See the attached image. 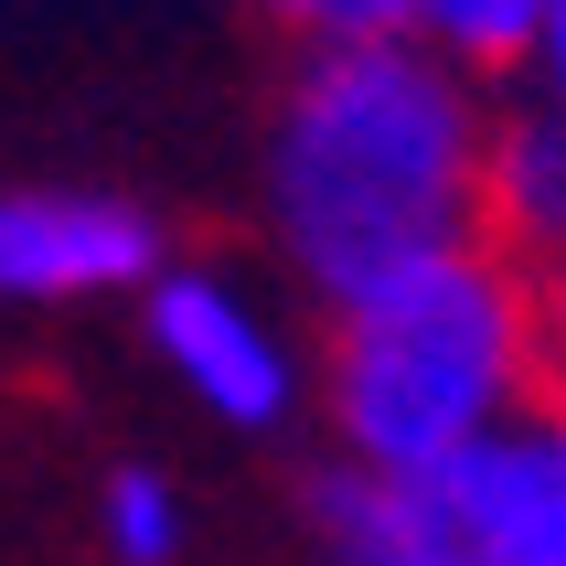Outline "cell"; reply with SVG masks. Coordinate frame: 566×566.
Returning a JSON list of instances; mask_svg holds the SVG:
<instances>
[{"label": "cell", "instance_id": "cell-1", "mask_svg": "<svg viewBox=\"0 0 566 566\" xmlns=\"http://www.w3.org/2000/svg\"><path fill=\"white\" fill-rule=\"evenodd\" d=\"M492 86L428 43H343L300 54L268 118V235L289 279L343 311L353 289L471 247V182Z\"/></svg>", "mask_w": 566, "mask_h": 566}, {"label": "cell", "instance_id": "cell-2", "mask_svg": "<svg viewBox=\"0 0 566 566\" xmlns=\"http://www.w3.org/2000/svg\"><path fill=\"white\" fill-rule=\"evenodd\" d=\"M524 396H545V289L503 268L481 235L332 311L321 417H332V449L375 481L428 492Z\"/></svg>", "mask_w": 566, "mask_h": 566}, {"label": "cell", "instance_id": "cell-3", "mask_svg": "<svg viewBox=\"0 0 566 566\" xmlns=\"http://www.w3.org/2000/svg\"><path fill=\"white\" fill-rule=\"evenodd\" d=\"M139 332H150L160 375L182 385L214 428H247L256 439V428H289L300 396H311V364L279 332V311L256 289H235L224 268H160L139 289Z\"/></svg>", "mask_w": 566, "mask_h": 566}, {"label": "cell", "instance_id": "cell-4", "mask_svg": "<svg viewBox=\"0 0 566 566\" xmlns=\"http://www.w3.org/2000/svg\"><path fill=\"white\" fill-rule=\"evenodd\" d=\"M171 268L160 214L118 182H0V311L139 300Z\"/></svg>", "mask_w": 566, "mask_h": 566}, {"label": "cell", "instance_id": "cell-5", "mask_svg": "<svg viewBox=\"0 0 566 566\" xmlns=\"http://www.w3.org/2000/svg\"><path fill=\"white\" fill-rule=\"evenodd\" d=\"M428 545L460 566H566V385L524 396L428 481Z\"/></svg>", "mask_w": 566, "mask_h": 566}, {"label": "cell", "instance_id": "cell-6", "mask_svg": "<svg viewBox=\"0 0 566 566\" xmlns=\"http://www.w3.org/2000/svg\"><path fill=\"white\" fill-rule=\"evenodd\" d=\"M471 235L524 279L566 268V118H545L535 96L492 107L481 128V182H471Z\"/></svg>", "mask_w": 566, "mask_h": 566}, {"label": "cell", "instance_id": "cell-7", "mask_svg": "<svg viewBox=\"0 0 566 566\" xmlns=\"http://www.w3.org/2000/svg\"><path fill=\"white\" fill-rule=\"evenodd\" d=\"M545 11H556V0H407V43H428V54L460 64L471 86H492V75H524Z\"/></svg>", "mask_w": 566, "mask_h": 566}, {"label": "cell", "instance_id": "cell-8", "mask_svg": "<svg viewBox=\"0 0 566 566\" xmlns=\"http://www.w3.org/2000/svg\"><path fill=\"white\" fill-rule=\"evenodd\" d=\"M311 524H321V545L343 566H364V556H396V545H428V492L332 460V471L311 481Z\"/></svg>", "mask_w": 566, "mask_h": 566}, {"label": "cell", "instance_id": "cell-9", "mask_svg": "<svg viewBox=\"0 0 566 566\" xmlns=\"http://www.w3.org/2000/svg\"><path fill=\"white\" fill-rule=\"evenodd\" d=\"M96 545H107V566H182L192 513H182V492H171L160 471L118 460V471H107V492H96Z\"/></svg>", "mask_w": 566, "mask_h": 566}, {"label": "cell", "instance_id": "cell-10", "mask_svg": "<svg viewBox=\"0 0 566 566\" xmlns=\"http://www.w3.org/2000/svg\"><path fill=\"white\" fill-rule=\"evenodd\" d=\"M256 22L289 32L300 54H343V43H396L407 0H256Z\"/></svg>", "mask_w": 566, "mask_h": 566}, {"label": "cell", "instance_id": "cell-11", "mask_svg": "<svg viewBox=\"0 0 566 566\" xmlns=\"http://www.w3.org/2000/svg\"><path fill=\"white\" fill-rule=\"evenodd\" d=\"M524 96H535L545 118H566V0H556V11H545L535 54H524Z\"/></svg>", "mask_w": 566, "mask_h": 566}, {"label": "cell", "instance_id": "cell-12", "mask_svg": "<svg viewBox=\"0 0 566 566\" xmlns=\"http://www.w3.org/2000/svg\"><path fill=\"white\" fill-rule=\"evenodd\" d=\"M535 289H545V385H566V268Z\"/></svg>", "mask_w": 566, "mask_h": 566}, {"label": "cell", "instance_id": "cell-13", "mask_svg": "<svg viewBox=\"0 0 566 566\" xmlns=\"http://www.w3.org/2000/svg\"><path fill=\"white\" fill-rule=\"evenodd\" d=\"M364 566H460L449 545H396V556H364Z\"/></svg>", "mask_w": 566, "mask_h": 566}]
</instances>
